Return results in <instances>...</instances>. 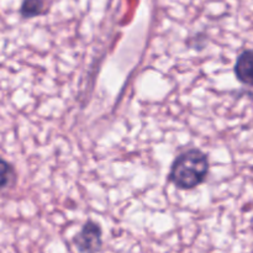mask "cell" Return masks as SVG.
Listing matches in <instances>:
<instances>
[{
	"label": "cell",
	"mask_w": 253,
	"mask_h": 253,
	"mask_svg": "<svg viewBox=\"0 0 253 253\" xmlns=\"http://www.w3.org/2000/svg\"><path fill=\"white\" fill-rule=\"evenodd\" d=\"M209 172L208 156L200 150L185 151L173 162L169 180L183 190L194 189L202 184Z\"/></svg>",
	"instance_id": "cell-1"
},
{
	"label": "cell",
	"mask_w": 253,
	"mask_h": 253,
	"mask_svg": "<svg viewBox=\"0 0 253 253\" xmlns=\"http://www.w3.org/2000/svg\"><path fill=\"white\" fill-rule=\"evenodd\" d=\"M74 245L82 253H98L100 251L101 227L94 221H86L81 231L74 236Z\"/></svg>",
	"instance_id": "cell-2"
},
{
	"label": "cell",
	"mask_w": 253,
	"mask_h": 253,
	"mask_svg": "<svg viewBox=\"0 0 253 253\" xmlns=\"http://www.w3.org/2000/svg\"><path fill=\"white\" fill-rule=\"evenodd\" d=\"M235 74L241 83L253 86V51L246 49L237 58Z\"/></svg>",
	"instance_id": "cell-3"
},
{
	"label": "cell",
	"mask_w": 253,
	"mask_h": 253,
	"mask_svg": "<svg viewBox=\"0 0 253 253\" xmlns=\"http://www.w3.org/2000/svg\"><path fill=\"white\" fill-rule=\"evenodd\" d=\"M44 12L43 0H24L20 7V14L24 19H32Z\"/></svg>",
	"instance_id": "cell-4"
},
{
	"label": "cell",
	"mask_w": 253,
	"mask_h": 253,
	"mask_svg": "<svg viewBox=\"0 0 253 253\" xmlns=\"http://www.w3.org/2000/svg\"><path fill=\"white\" fill-rule=\"evenodd\" d=\"M2 172H1V188L2 189H6V188L11 187L12 184L16 180V173H15L14 168L11 165H9L7 162L2 161Z\"/></svg>",
	"instance_id": "cell-5"
}]
</instances>
